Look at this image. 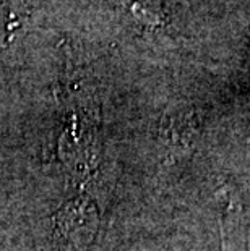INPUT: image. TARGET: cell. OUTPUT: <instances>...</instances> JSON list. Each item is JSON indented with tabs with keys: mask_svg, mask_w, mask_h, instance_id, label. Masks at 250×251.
<instances>
[{
	"mask_svg": "<svg viewBox=\"0 0 250 251\" xmlns=\"http://www.w3.org/2000/svg\"><path fill=\"white\" fill-rule=\"evenodd\" d=\"M25 0H5L0 7V44L7 46L28 18Z\"/></svg>",
	"mask_w": 250,
	"mask_h": 251,
	"instance_id": "cell-1",
	"label": "cell"
},
{
	"mask_svg": "<svg viewBox=\"0 0 250 251\" xmlns=\"http://www.w3.org/2000/svg\"><path fill=\"white\" fill-rule=\"evenodd\" d=\"M135 18L148 25H159L163 20L161 7L156 0H119Z\"/></svg>",
	"mask_w": 250,
	"mask_h": 251,
	"instance_id": "cell-2",
	"label": "cell"
}]
</instances>
